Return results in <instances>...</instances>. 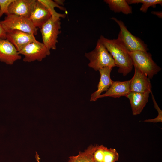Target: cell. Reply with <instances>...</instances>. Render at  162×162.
<instances>
[{
	"instance_id": "6da1fadb",
	"label": "cell",
	"mask_w": 162,
	"mask_h": 162,
	"mask_svg": "<svg viewBox=\"0 0 162 162\" xmlns=\"http://www.w3.org/2000/svg\"><path fill=\"white\" fill-rule=\"evenodd\" d=\"M113 58L118 72L126 76L132 71L133 65L128 51L117 38L109 39L101 35L99 39Z\"/></svg>"
},
{
	"instance_id": "7a4b0ae2",
	"label": "cell",
	"mask_w": 162,
	"mask_h": 162,
	"mask_svg": "<svg viewBox=\"0 0 162 162\" xmlns=\"http://www.w3.org/2000/svg\"><path fill=\"white\" fill-rule=\"evenodd\" d=\"M85 56L89 61L88 66L95 71L105 67H116L112 56L99 39L94 49Z\"/></svg>"
},
{
	"instance_id": "3957f363",
	"label": "cell",
	"mask_w": 162,
	"mask_h": 162,
	"mask_svg": "<svg viewBox=\"0 0 162 162\" xmlns=\"http://www.w3.org/2000/svg\"><path fill=\"white\" fill-rule=\"evenodd\" d=\"M133 66L147 76L149 79L160 71L161 68L153 60L152 55L147 52H128Z\"/></svg>"
},
{
	"instance_id": "277c9868",
	"label": "cell",
	"mask_w": 162,
	"mask_h": 162,
	"mask_svg": "<svg viewBox=\"0 0 162 162\" xmlns=\"http://www.w3.org/2000/svg\"><path fill=\"white\" fill-rule=\"evenodd\" d=\"M111 19L116 22L120 28L117 39L128 52L141 51L147 52L148 51L147 45L139 38L132 34L122 21L115 17H112Z\"/></svg>"
},
{
	"instance_id": "5b68a950",
	"label": "cell",
	"mask_w": 162,
	"mask_h": 162,
	"mask_svg": "<svg viewBox=\"0 0 162 162\" xmlns=\"http://www.w3.org/2000/svg\"><path fill=\"white\" fill-rule=\"evenodd\" d=\"M1 22L6 32L17 30L36 35L38 28L35 27L30 20L21 16L9 14Z\"/></svg>"
},
{
	"instance_id": "8992f818",
	"label": "cell",
	"mask_w": 162,
	"mask_h": 162,
	"mask_svg": "<svg viewBox=\"0 0 162 162\" xmlns=\"http://www.w3.org/2000/svg\"><path fill=\"white\" fill-rule=\"evenodd\" d=\"M60 20H54L51 17L40 28L43 43L50 50L56 49L58 35L61 32Z\"/></svg>"
},
{
	"instance_id": "52a82bcc",
	"label": "cell",
	"mask_w": 162,
	"mask_h": 162,
	"mask_svg": "<svg viewBox=\"0 0 162 162\" xmlns=\"http://www.w3.org/2000/svg\"><path fill=\"white\" fill-rule=\"evenodd\" d=\"M18 52L24 56V62H40L50 54V50L43 43L37 40L28 44Z\"/></svg>"
},
{
	"instance_id": "ba28073f",
	"label": "cell",
	"mask_w": 162,
	"mask_h": 162,
	"mask_svg": "<svg viewBox=\"0 0 162 162\" xmlns=\"http://www.w3.org/2000/svg\"><path fill=\"white\" fill-rule=\"evenodd\" d=\"M6 39L14 45L18 52L28 44L37 40L33 34L17 30L7 32Z\"/></svg>"
},
{
	"instance_id": "9c48e42d",
	"label": "cell",
	"mask_w": 162,
	"mask_h": 162,
	"mask_svg": "<svg viewBox=\"0 0 162 162\" xmlns=\"http://www.w3.org/2000/svg\"><path fill=\"white\" fill-rule=\"evenodd\" d=\"M21 58L14 45L8 39H0V61L8 65L13 64Z\"/></svg>"
},
{
	"instance_id": "30bf717a",
	"label": "cell",
	"mask_w": 162,
	"mask_h": 162,
	"mask_svg": "<svg viewBox=\"0 0 162 162\" xmlns=\"http://www.w3.org/2000/svg\"><path fill=\"white\" fill-rule=\"evenodd\" d=\"M36 0H14L8 8L9 14L29 19Z\"/></svg>"
},
{
	"instance_id": "8fae6325",
	"label": "cell",
	"mask_w": 162,
	"mask_h": 162,
	"mask_svg": "<svg viewBox=\"0 0 162 162\" xmlns=\"http://www.w3.org/2000/svg\"><path fill=\"white\" fill-rule=\"evenodd\" d=\"M133 77L130 80V92L144 93L152 92V86L147 76L134 67Z\"/></svg>"
},
{
	"instance_id": "7c38bea8",
	"label": "cell",
	"mask_w": 162,
	"mask_h": 162,
	"mask_svg": "<svg viewBox=\"0 0 162 162\" xmlns=\"http://www.w3.org/2000/svg\"><path fill=\"white\" fill-rule=\"evenodd\" d=\"M51 17V14L46 7L39 0H36L29 18L34 26L40 28Z\"/></svg>"
},
{
	"instance_id": "4fadbf2b",
	"label": "cell",
	"mask_w": 162,
	"mask_h": 162,
	"mask_svg": "<svg viewBox=\"0 0 162 162\" xmlns=\"http://www.w3.org/2000/svg\"><path fill=\"white\" fill-rule=\"evenodd\" d=\"M113 67H106L98 70L100 74V78L98 86V89L91 94L90 100L95 101L102 93L106 91L112 85L113 81L110 77V73Z\"/></svg>"
},
{
	"instance_id": "5bb4252c",
	"label": "cell",
	"mask_w": 162,
	"mask_h": 162,
	"mask_svg": "<svg viewBox=\"0 0 162 162\" xmlns=\"http://www.w3.org/2000/svg\"><path fill=\"white\" fill-rule=\"evenodd\" d=\"M151 92H130L127 95L126 97L129 100L133 115L139 114L142 112L148 102L149 94Z\"/></svg>"
},
{
	"instance_id": "9a60e30c",
	"label": "cell",
	"mask_w": 162,
	"mask_h": 162,
	"mask_svg": "<svg viewBox=\"0 0 162 162\" xmlns=\"http://www.w3.org/2000/svg\"><path fill=\"white\" fill-rule=\"evenodd\" d=\"M130 80L124 81H113L106 93L101 94L99 96L98 98L106 97H110L115 98L122 96L126 97L130 92Z\"/></svg>"
},
{
	"instance_id": "2e32d148",
	"label": "cell",
	"mask_w": 162,
	"mask_h": 162,
	"mask_svg": "<svg viewBox=\"0 0 162 162\" xmlns=\"http://www.w3.org/2000/svg\"><path fill=\"white\" fill-rule=\"evenodd\" d=\"M104 2L107 4L110 9L115 13L122 12L128 15L132 13L131 7L125 0H104Z\"/></svg>"
},
{
	"instance_id": "e0dca14e",
	"label": "cell",
	"mask_w": 162,
	"mask_h": 162,
	"mask_svg": "<svg viewBox=\"0 0 162 162\" xmlns=\"http://www.w3.org/2000/svg\"><path fill=\"white\" fill-rule=\"evenodd\" d=\"M67 162H95L93 158L91 145L84 151H80L77 155L70 156Z\"/></svg>"
},
{
	"instance_id": "ac0fdd59",
	"label": "cell",
	"mask_w": 162,
	"mask_h": 162,
	"mask_svg": "<svg viewBox=\"0 0 162 162\" xmlns=\"http://www.w3.org/2000/svg\"><path fill=\"white\" fill-rule=\"evenodd\" d=\"M39 1L47 8L53 20H56L60 19V18H64L65 17V14H59L56 11L54 8L56 7L63 10H64V8L63 7L59 5L54 1L51 0H39Z\"/></svg>"
},
{
	"instance_id": "d6986e66",
	"label": "cell",
	"mask_w": 162,
	"mask_h": 162,
	"mask_svg": "<svg viewBox=\"0 0 162 162\" xmlns=\"http://www.w3.org/2000/svg\"><path fill=\"white\" fill-rule=\"evenodd\" d=\"M126 1L129 5L140 3L142 4L140 10L144 13L147 12L150 7L155 8L157 4L162 5L161 0H127Z\"/></svg>"
},
{
	"instance_id": "ffe728a7",
	"label": "cell",
	"mask_w": 162,
	"mask_h": 162,
	"mask_svg": "<svg viewBox=\"0 0 162 162\" xmlns=\"http://www.w3.org/2000/svg\"><path fill=\"white\" fill-rule=\"evenodd\" d=\"M118 158L119 154L115 149L105 147L103 162H116Z\"/></svg>"
},
{
	"instance_id": "44dd1931",
	"label": "cell",
	"mask_w": 162,
	"mask_h": 162,
	"mask_svg": "<svg viewBox=\"0 0 162 162\" xmlns=\"http://www.w3.org/2000/svg\"><path fill=\"white\" fill-rule=\"evenodd\" d=\"M152 93V98L153 103L154 104V108L157 110L158 112V116L155 118L152 119H148L144 120V121L147 122L157 123L158 122H162V111L161 110L158 104H157L153 95L152 92H151Z\"/></svg>"
},
{
	"instance_id": "7402d4cb",
	"label": "cell",
	"mask_w": 162,
	"mask_h": 162,
	"mask_svg": "<svg viewBox=\"0 0 162 162\" xmlns=\"http://www.w3.org/2000/svg\"><path fill=\"white\" fill-rule=\"evenodd\" d=\"M14 0H0V18L4 14H9L8 8Z\"/></svg>"
},
{
	"instance_id": "603a6c76",
	"label": "cell",
	"mask_w": 162,
	"mask_h": 162,
	"mask_svg": "<svg viewBox=\"0 0 162 162\" xmlns=\"http://www.w3.org/2000/svg\"><path fill=\"white\" fill-rule=\"evenodd\" d=\"M6 39V32L0 21V39Z\"/></svg>"
},
{
	"instance_id": "cb8c5ba5",
	"label": "cell",
	"mask_w": 162,
	"mask_h": 162,
	"mask_svg": "<svg viewBox=\"0 0 162 162\" xmlns=\"http://www.w3.org/2000/svg\"><path fill=\"white\" fill-rule=\"evenodd\" d=\"M152 14L156 15L159 18H162V12L161 11H152L151 12Z\"/></svg>"
},
{
	"instance_id": "d4e9b609",
	"label": "cell",
	"mask_w": 162,
	"mask_h": 162,
	"mask_svg": "<svg viewBox=\"0 0 162 162\" xmlns=\"http://www.w3.org/2000/svg\"><path fill=\"white\" fill-rule=\"evenodd\" d=\"M58 4L59 5L61 6L64 5V0H55L54 1Z\"/></svg>"
},
{
	"instance_id": "484cf974",
	"label": "cell",
	"mask_w": 162,
	"mask_h": 162,
	"mask_svg": "<svg viewBox=\"0 0 162 162\" xmlns=\"http://www.w3.org/2000/svg\"><path fill=\"white\" fill-rule=\"evenodd\" d=\"M36 155L35 156L37 162H40V158H39V155L38 154L37 152H36Z\"/></svg>"
}]
</instances>
